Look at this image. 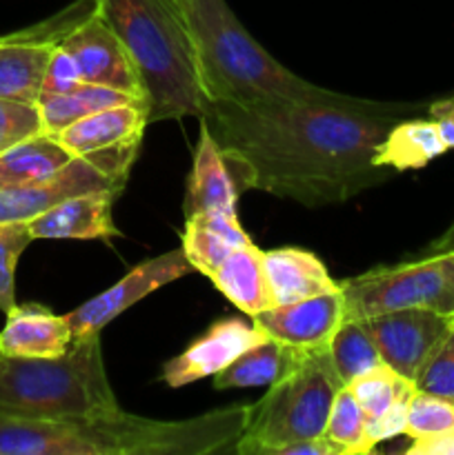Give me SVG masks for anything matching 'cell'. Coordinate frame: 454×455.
<instances>
[{
    "instance_id": "cell-10",
    "label": "cell",
    "mask_w": 454,
    "mask_h": 455,
    "mask_svg": "<svg viewBox=\"0 0 454 455\" xmlns=\"http://www.w3.org/2000/svg\"><path fill=\"white\" fill-rule=\"evenodd\" d=\"M190 271H194V267L185 258L182 247L141 262L125 278H120L114 287L98 293L92 300H87L78 309L65 315L71 333H74V338H87L93 336V333H101L111 320L118 318L129 307L145 300L156 289L182 278Z\"/></svg>"
},
{
    "instance_id": "cell-27",
    "label": "cell",
    "mask_w": 454,
    "mask_h": 455,
    "mask_svg": "<svg viewBox=\"0 0 454 455\" xmlns=\"http://www.w3.org/2000/svg\"><path fill=\"white\" fill-rule=\"evenodd\" d=\"M323 435L341 451V455H363L374 451L368 438V416L347 387H343L334 398Z\"/></svg>"
},
{
    "instance_id": "cell-34",
    "label": "cell",
    "mask_w": 454,
    "mask_h": 455,
    "mask_svg": "<svg viewBox=\"0 0 454 455\" xmlns=\"http://www.w3.org/2000/svg\"><path fill=\"white\" fill-rule=\"evenodd\" d=\"M430 120H434V124L439 127L448 149H454V93L430 105Z\"/></svg>"
},
{
    "instance_id": "cell-14",
    "label": "cell",
    "mask_w": 454,
    "mask_h": 455,
    "mask_svg": "<svg viewBox=\"0 0 454 455\" xmlns=\"http://www.w3.org/2000/svg\"><path fill=\"white\" fill-rule=\"evenodd\" d=\"M74 342L65 315L40 305L13 307L0 331V355L12 358H56Z\"/></svg>"
},
{
    "instance_id": "cell-17",
    "label": "cell",
    "mask_w": 454,
    "mask_h": 455,
    "mask_svg": "<svg viewBox=\"0 0 454 455\" xmlns=\"http://www.w3.org/2000/svg\"><path fill=\"white\" fill-rule=\"evenodd\" d=\"M147 124V105L142 100H132L93 111L62 129L56 138L74 156H85L129 142H141Z\"/></svg>"
},
{
    "instance_id": "cell-35",
    "label": "cell",
    "mask_w": 454,
    "mask_h": 455,
    "mask_svg": "<svg viewBox=\"0 0 454 455\" xmlns=\"http://www.w3.org/2000/svg\"><path fill=\"white\" fill-rule=\"evenodd\" d=\"M270 455H341V451L332 443H328L325 435H319V438L298 440V443L276 447Z\"/></svg>"
},
{
    "instance_id": "cell-33",
    "label": "cell",
    "mask_w": 454,
    "mask_h": 455,
    "mask_svg": "<svg viewBox=\"0 0 454 455\" xmlns=\"http://www.w3.org/2000/svg\"><path fill=\"white\" fill-rule=\"evenodd\" d=\"M83 76H80L78 65H76L74 56L67 52L62 44H58L52 52V58H49L47 71H45L43 80V93H69L74 89H78L83 84Z\"/></svg>"
},
{
    "instance_id": "cell-22",
    "label": "cell",
    "mask_w": 454,
    "mask_h": 455,
    "mask_svg": "<svg viewBox=\"0 0 454 455\" xmlns=\"http://www.w3.org/2000/svg\"><path fill=\"white\" fill-rule=\"evenodd\" d=\"M305 351L267 338L258 345L249 347L231 364L214 376V387L225 389H249V387H270L292 373L305 358Z\"/></svg>"
},
{
    "instance_id": "cell-5",
    "label": "cell",
    "mask_w": 454,
    "mask_h": 455,
    "mask_svg": "<svg viewBox=\"0 0 454 455\" xmlns=\"http://www.w3.org/2000/svg\"><path fill=\"white\" fill-rule=\"evenodd\" d=\"M120 409L102 360L101 333L74 338L56 358L0 355V416L65 420Z\"/></svg>"
},
{
    "instance_id": "cell-31",
    "label": "cell",
    "mask_w": 454,
    "mask_h": 455,
    "mask_svg": "<svg viewBox=\"0 0 454 455\" xmlns=\"http://www.w3.org/2000/svg\"><path fill=\"white\" fill-rule=\"evenodd\" d=\"M414 387L423 394L439 395L454 403V333H450L443 345L423 364L418 376L414 378Z\"/></svg>"
},
{
    "instance_id": "cell-6",
    "label": "cell",
    "mask_w": 454,
    "mask_h": 455,
    "mask_svg": "<svg viewBox=\"0 0 454 455\" xmlns=\"http://www.w3.org/2000/svg\"><path fill=\"white\" fill-rule=\"evenodd\" d=\"M343 387L328 349L307 354L292 373L267 387L256 404H249L234 453L270 455L283 444L323 435L334 398Z\"/></svg>"
},
{
    "instance_id": "cell-29",
    "label": "cell",
    "mask_w": 454,
    "mask_h": 455,
    "mask_svg": "<svg viewBox=\"0 0 454 455\" xmlns=\"http://www.w3.org/2000/svg\"><path fill=\"white\" fill-rule=\"evenodd\" d=\"M443 434H454V403L417 389L409 400L403 435L409 440H426Z\"/></svg>"
},
{
    "instance_id": "cell-36",
    "label": "cell",
    "mask_w": 454,
    "mask_h": 455,
    "mask_svg": "<svg viewBox=\"0 0 454 455\" xmlns=\"http://www.w3.org/2000/svg\"><path fill=\"white\" fill-rule=\"evenodd\" d=\"M408 455H454V434L436 435V438L412 440L408 449Z\"/></svg>"
},
{
    "instance_id": "cell-8",
    "label": "cell",
    "mask_w": 454,
    "mask_h": 455,
    "mask_svg": "<svg viewBox=\"0 0 454 455\" xmlns=\"http://www.w3.org/2000/svg\"><path fill=\"white\" fill-rule=\"evenodd\" d=\"M141 142L74 156L47 180L0 191V222H29L58 203L87 194L120 196Z\"/></svg>"
},
{
    "instance_id": "cell-19",
    "label": "cell",
    "mask_w": 454,
    "mask_h": 455,
    "mask_svg": "<svg viewBox=\"0 0 454 455\" xmlns=\"http://www.w3.org/2000/svg\"><path fill=\"white\" fill-rule=\"evenodd\" d=\"M53 49L56 44L36 43L20 34L0 38V98L36 105Z\"/></svg>"
},
{
    "instance_id": "cell-1",
    "label": "cell",
    "mask_w": 454,
    "mask_h": 455,
    "mask_svg": "<svg viewBox=\"0 0 454 455\" xmlns=\"http://www.w3.org/2000/svg\"><path fill=\"white\" fill-rule=\"evenodd\" d=\"M239 189H258L305 207L345 203L378 185V145L396 124L385 105L328 92L310 100L239 107L209 102L200 116Z\"/></svg>"
},
{
    "instance_id": "cell-20",
    "label": "cell",
    "mask_w": 454,
    "mask_h": 455,
    "mask_svg": "<svg viewBox=\"0 0 454 455\" xmlns=\"http://www.w3.org/2000/svg\"><path fill=\"white\" fill-rule=\"evenodd\" d=\"M267 280L276 305L305 300L319 293L334 291L338 283L329 278L323 262L303 249H274L263 253Z\"/></svg>"
},
{
    "instance_id": "cell-13",
    "label": "cell",
    "mask_w": 454,
    "mask_h": 455,
    "mask_svg": "<svg viewBox=\"0 0 454 455\" xmlns=\"http://www.w3.org/2000/svg\"><path fill=\"white\" fill-rule=\"evenodd\" d=\"M267 340L265 331L245 318H223L214 323L199 340L191 342L181 355L169 360L163 369V380L172 389L191 385L203 378L216 376L234 363L243 351Z\"/></svg>"
},
{
    "instance_id": "cell-4",
    "label": "cell",
    "mask_w": 454,
    "mask_h": 455,
    "mask_svg": "<svg viewBox=\"0 0 454 455\" xmlns=\"http://www.w3.org/2000/svg\"><path fill=\"white\" fill-rule=\"evenodd\" d=\"M98 13L132 56L147 120L200 118L207 107L194 43L174 0H96Z\"/></svg>"
},
{
    "instance_id": "cell-21",
    "label": "cell",
    "mask_w": 454,
    "mask_h": 455,
    "mask_svg": "<svg viewBox=\"0 0 454 455\" xmlns=\"http://www.w3.org/2000/svg\"><path fill=\"white\" fill-rule=\"evenodd\" d=\"M249 235L230 213H200L185 218L182 251L194 271L212 275L234 249L249 244Z\"/></svg>"
},
{
    "instance_id": "cell-11",
    "label": "cell",
    "mask_w": 454,
    "mask_h": 455,
    "mask_svg": "<svg viewBox=\"0 0 454 455\" xmlns=\"http://www.w3.org/2000/svg\"><path fill=\"white\" fill-rule=\"evenodd\" d=\"M61 44L74 56L85 83L116 89L145 102V89L136 65L101 13H92L80 22Z\"/></svg>"
},
{
    "instance_id": "cell-28",
    "label": "cell",
    "mask_w": 454,
    "mask_h": 455,
    "mask_svg": "<svg viewBox=\"0 0 454 455\" xmlns=\"http://www.w3.org/2000/svg\"><path fill=\"white\" fill-rule=\"evenodd\" d=\"M345 387L354 394V398L359 400L361 409L365 411L368 420L383 416L401 395L417 389L412 380L399 376V373H396L394 369L387 367L385 363H381L378 367H374L372 371L363 373V376L354 378V380Z\"/></svg>"
},
{
    "instance_id": "cell-9",
    "label": "cell",
    "mask_w": 454,
    "mask_h": 455,
    "mask_svg": "<svg viewBox=\"0 0 454 455\" xmlns=\"http://www.w3.org/2000/svg\"><path fill=\"white\" fill-rule=\"evenodd\" d=\"M381 360L414 382L423 364L452 333V315L432 309H394L365 318Z\"/></svg>"
},
{
    "instance_id": "cell-2",
    "label": "cell",
    "mask_w": 454,
    "mask_h": 455,
    "mask_svg": "<svg viewBox=\"0 0 454 455\" xmlns=\"http://www.w3.org/2000/svg\"><path fill=\"white\" fill-rule=\"evenodd\" d=\"M247 416L249 404L176 422L132 416L123 409L65 420L0 416V455L234 453Z\"/></svg>"
},
{
    "instance_id": "cell-30",
    "label": "cell",
    "mask_w": 454,
    "mask_h": 455,
    "mask_svg": "<svg viewBox=\"0 0 454 455\" xmlns=\"http://www.w3.org/2000/svg\"><path fill=\"white\" fill-rule=\"evenodd\" d=\"M34 240L27 222H0V311L16 307V267Z\"/></svg>"
},
{
    "instance_id": "cell-25",
    "label": "cell",
    "mask_w": 454,
    "mask_h": 455,
    "mask_svg": "<svg viewBox=\"0 0 454 455\" xmlns=\"http://www.w3.org/2000/svg\"><path fill=\"white\" fill-rule=\"evenodd\" d=\"M138 100L116 89L101 87V84L83 83L78 89L69 93H43L38 98L40 120H43V133L58 136L62 129L74 124L76 120L93 114V111L107 109V107L123 105V102Z\"/></svg>"
},
{
    "instance_id": "cell-26",
    "label": "cell",
    "mask_w": 454,
    "mask_h": 455,
    "mask_svg": "<svg viewBox=\"0 0 454 455\" xmlns=\"http://www.w3.org/2000/svg\"><path fill=\"white\" fill-rule=\"evenodd\" d=\"M329 358L343 385H350L354 378L372 371L383 363L378 347L369 333L365 318L345 315L338 329L334 331L328 345Z\"/></svg>"
},
{
    "instance_id": "cell-24",
    "label": "cell",
    "mask_w": 454,
    "mask_h": 455,
    "mask_svg": "<svg viewBox=\"0 0 454 455\" xmlns=\"http://www.w3.org/2000/svg\"><path fill=\"white\" fill-rule=\"evenodd\" d=\"M448 151L434 120H405L396 123L378 145L374 164L396 172H409L430 164Z\"/></svg>"
},
{
    "instance_id": "cell-18",
    "label": "cell",
    "mask_w": 454,
    "mask_h": 455,
    "mask_svg": "<svg viewBox=\"0 0 454 455\" xmlns=\"http://www.w3.org/2000/svg\"><path fill=\"white\" fill-rule=\"evenodd\" d=\"M263 253L265 251H261L254 243L243 244L234 249L209 275L218 291L249 318L276 307Z\"/></svg>"
},
{
    "instance_id": "cell-37",
    "label": "cell",
    "mask_w": 454,
    "mask_h": 455,
    "mask_svg": "<svg viewBox=\"0 0 454 455\" xmlns=\"http://www.w3.org/2000/svg\"><path fill=\"white\" fill-rule=\"evenodd\" d=\"M452 333H454V314H452Z\"/></svg>"
},
{
    "instance_id": "cell-12",
    "label": "cell",
    "mask_w": 454,
    "mask_h": 455,
    "mask_svg": "<svg viewBox=\"0 0 454 455\" xmlns=\"http://www.w3.org/2000/svg\"><path fill=\"white\" fill-rule=\"evenodd\" d=\"M345 318V296L338 284L334 291L319 293L305 300L276 305L254 315V324L267 338L294 347L305 354L328 349L334 331Z\"/></svg>"
},
{
    "instance_id": "cell-23",
    "label": "cell",
    "mask_w": 454,
    "mask_h": 455,
    "mask_svg": "<svg viewBox=\"0 0 454 455\" xmlns=\"http://www.w3.org/2000/svg\"><path fill=\"white\" fill-rule=\"evenodd\" d=\"M74 158L69 149L49 133H36L0 154V191L36 185Z\"/></svg>"
},
{
    "instance_id": "cell-15",
    "label": "cell",
    "mask_w": 454,
    "mask_h": 455,
    "mask_svg": "<svg viewBox=\"0 0 454 455\" xmlns=\"http://www.w3.org/2000/svg\"><path fill=\"white\" fill-rule=\"evenodd\" d=\"M239 185L234 180L225 156L218 149L216 140L200 124L199 145L194 151V167H191L190 182H187L185 203L182 212L185 218L200 216V213H230L236 216V200H239Z\"/></svg>"
},
{
    "instance_id": "cell-3",
    "label": "cell",
    "mask_w": 454,
    "mask_h": 455,
    "mask_svg": "<svg viewBox=\"0 0 454 455\" xmlns=\"http://www.w3.org/2000/svg\"><path fill=\"white\" fill-rule=\"evenodd\" d=\"M174 3L194 43L209 102L254 107L279 100H310L328 93V89L307 83L272 58L240 25L225 0Z\"/></svg>"
},
{
    "instance_id": "cell-7",
    "label": "cell",
    "mask_w": 454,
    "mask_h": 455,
    "mask_svg": "<svg viewBox=\"0 0 454 455\" xmlns=\"http://www.w3.org/2000/svg\"><path fill=\"white\" fill-rule=\"evenodd\" d=\"M345 315L368 318L394 309H432L454 314V249L423 260L381 267L338 283Z\"/></svg>"
},
{
    "instance_id": "cell-32",
    "label": "cell",
    "mask_w": 454,
    "mask_h": 455,
    "mask_svg": "<svg viewBox=\"0 0 454 455\" xmlns=\"http://www.w3.org/2000/svg\"><path fill=\"white\" fill-rule=\"evenodd\" d=\"M36 133H43L38 105L0 98V154Z\"/></svg>"
},
{
    "instance_id": "cell-16",
    "label": "cell",
    "mask_w": 454,
    "mask_h": 455,
    "mask_svg": "<svg viewBox=\"0 0 454 455\" xmlns=\"http://www.w3.org/2000/svg\"><path fill=\"white\" fill-rule=\"evenodd\" d=\"M118 196L87 194L58 203L56 207L31 218L34 240H96L118 235V227L111 218V204Z\"/></svg>"
}]
</instances>
